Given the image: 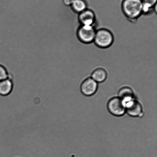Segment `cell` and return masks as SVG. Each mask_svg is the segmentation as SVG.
Returning a JSON list of instances; mask_svg holds the SVG:
<instances>
[{
	"instance_id": "5",
	"label": "cell",
	"mask_w": 157,
	"mask_h": 157,
	"mask_svg": "<svg viewBox=\"0 0 157 157\" xmlns=\"http://www.w3.org/2000/svg\"><path fill=\"white\" fill-rule=\"evenodd\" d=\"M98 88V84L91 78L85 80L82 84L81 90L83 94L90 96L96 93Z\"/></svg>"
},
{
	"instance_id": "8",
	"label": "cell",
	"mask_w": 157,
	"mask_h": 157,
	"mask_svg": "<svg viewBox=\"0 0 157 157\" xmlns=\"http://www.w3.org/2000/svg\"><path fill=\"white\" fill-rule=\"evenodd\" d=\"M13 86L12 81L8 78L0 81V96H5L10 94Z\"/></svg>"
},
{
	"instance_id": "7",
	"label": "cell",
	"mask_w": 157,
	"mask_h": 157,
	"mask_svg": "<svg viewBox=\"0 0 157 157\" xmlns=\"http://www.w3.org/2000/svg\"><path fill=\"white\" fill-rule=\"evenodd\" d=\"M78 20L82 25L92 26L94 22V14L90 10H86L79 13Z\"/></svg>"
},
{
	"instance_id": "1",
	"label": "cell",
	"mask_w": 157,
	"mask_h": 157,
	"mask_svg": "<svg viewBox=\"0 0 157 157\" xmlns=\"http://www.w3.org/2000/svg\"><path fill=\"white\" fill-rule=\"evenodd\" d=\"M122 7L126 16L132 19L138 18L143 12L141 0H124Z\"/></svg>"
},
{
	"instance_id": "11",
	"label": "cell",
	"mask_w": 157,
	"mask_h": 157,
	"mask_svg": "<svg viewBox=\"0 0 157 157\" xmlns=\"http://www.w3.org/2000/svg\"><path fill=\"white\" fill-rule=\"evenodd\" d=\"M71 7L76 13H80L86 10L87 5L84 0H74Z\"/></svg>"
},
{
	"instance_id": "2",
	"label": "cell",
	"mask_w": 157,
	"mask_h": 157,
	"mask_svg": "<svg viewBox=\"0 0 157 157\" xmlns=\"http://www.w3.org/2000/svg\"><path fill=\"white\" fill-rule=\"evenodd\" d=\"M113 37L109 30L101 29L96 32L94 41L95 44L101 48H107L113 43Z\"/></svg>"
},
{
	"instance_id": "9",
	"label": "cell",
	"mask_w": 157,
	"mask_h": 157,
	"mask_svg": "<svg viewBox=\"0 0 157 157\" xmlns=\"http://www.w3.org/2000/svg\"><path fill=\"white\" fill-rule=\"evenodd\" d=\"M118 96L125 103L134 99L133 90L130 87H124L121 88L118 92Z\"/></svg>"
},
{
	"instance_id": "10",
	"label": "cell",
	"mask_w": 157,
	"mask_h": 157,
	"mask_svg": "<svg viewBox=\"0 0 157 157\" xmlns=\"http://www.w3.org/2000/svg\"><path fill=\"white\" fill-rule=\"evenodd\" d=\"M91 78L97 83L104 81L107 77V73L104 69H98L92 73Z\"/></svg>"
},
{
	"instance_id": "4",
	"label": "cell",
	"mask_w": 157,
	"mask_h": 157,
	"mask_svg": "<svg viewBox=\"0 0 157 157\" xmlns=\"http://www.w3.org/2000/svg\"><path fill=\"white\" fill-rule=\"evenodd\" d=\"M96 31L93 26L82 25L77 31V36L83 43H90L94 41Z\"/></svg>"
},
{
	"instance_id": "3",
	"label": "cell",
	"mask_w": 157,
	"mask_h": 157,
	"mask_svg": "<svg viewBox=\"0 0 157 157\" xmlns=\"http://www.w3.org/2000/svg\"><path fill=\"white\" fill-rule=\"evenodd\" d=\"M107 108L109 112L115 116H123L126 112V103L118 97L111 98L108 103Z\"/></svg>"
},
{
	"instance_id": "13",
	"label": "cell",
	"mask_w": 157,
	"mask_h": 157,
	"mask_svg": "<svg viewBox=\"0 0 157 157\" xmlns=\"http://www.w3.org/2000/svg\"><path fill=\"white\" fill-rule=\"evenodd\" d=\"M8 77L7 72L3 66L0 65V81L7 79Z\"/></svg>"
},
{
	"instance_id": "14",
	"label": "cell",
	"mask_w": 157,
	"mask_h": 157,
	"mask_svg": "<svg viewBox=\"0 0 157 157\" xmlns=\"http://www.w3.org/2000/svg\"><path fill=\"white\" fill-rule=\"evenodd\" d=\"M74 0H63L64 5L67 6H71Z\"/></svg>"
},
{
	"instance_id": "6",
	"label": "cell",
	"mask_w": 157,
	"mask_h": 157,
	"mask_svg": "<svg viewBox=\"0 0 157 157\" xmlns=\"http://www.w3.org/2000/svg\"><path fill=\"white\" fill-rule=\"evenodd\" d=\"M126 112L132 117L142 116V107L140 103L134 99L126 103Z\"/></svg>"
},
{
	"instance_id": "12",
	"label": "cell",
	"mask_w": 157,
	"mask_h": 157,
	"mask_svg": "<svg viewBox=\"0 0 157 157\" xmlns=\"http://www.w3.org/2000/svg\"><path fill=\"white\" fill-rule=\"evenodd\" d=\"M143 12L147 13L153 6L156 4L157 0H141Z\"/></svg>"
}]
</instances>
